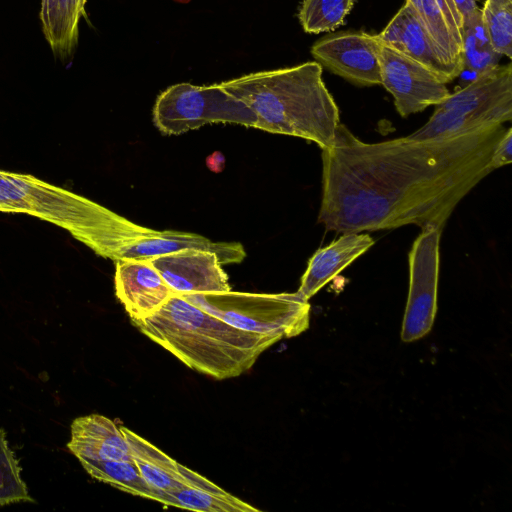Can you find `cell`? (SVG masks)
<instances>
[{
    "label": "cell",
    "instance_id": "1",
    "mask_svg": "<svg viewBox=\"0 0 512 512\" xmlns=\"http://www.w3.org/2000/svg\"><path fill=\"white\" fill-rule=\"evenodd\" d=\"M503 125L435 139L366 143L344 124L322 149L318 220L337 233L417 225L443 229L458 203L492 172Z\"/></svg>",
    "mask_w": 512,
    "mask_h": 512
},
{
    "label": "cell",
    "instance_id": "2",
    "mask_svg": "<svg viewBox=\"0 0 512 512\" xmlns=\"http://www.w3.org/2000/svg\"><path fill=\"white\" fill-rule=\"evenodd\" d=\"M131 323L188 368L216 380L246 373L281 340L239 330L174 293L155 312Z\"/></svg>",
    "mask_w": 512,
    "mask_h": 512
},
{
    "label": "cell",
    "instance_id": "3",
    "mask_svg": "<svg viewBox=\"0 0 512 512\" xmlns=\"http://www.w3.org/2000/svg\"><path fill=\"white\" fill-rule=\"evenodd\" d=\"M322 69L316 61H308L250 73L220 85L255 113L256 128L300 137L325 149L333 143L341 123Z\"/></svg>",
    "mask_w": 512,
    "mask_h": 512
},
{
    "label": "cell",
    "instance_id": "4",
    "mask_svg": "<svg viewBox=\"0 0 512 512\" xmlns=\"http://www.w3.org/2000/svg\"><path fill=\"white\" fill-rule=\"evenodd\" d=\"M512 119V65H498L435 105L429 120L408 135L413 139L449 138Z\"/></svg>",
    "mask_w": 512,
    "mask_h": 512
},
{
    "label": "cell",
    "instance_id": "5",
    "mask_svg": "<svg viewBox=\"0 0 512 512\" xmlns=\"http://www.w3.org/2000/svg\"><path fill=\"white\" fill-rule=\"evenodd\" d=\"M188 301L227 324L246 332L297 336L309 326L310 305L295 293H194L182 295Z\"/></svg>",
    "mask_w": 512,
    "mask_h": 512
},
{
    "label": "cell",
    "instance_id": "6",
    "mask_svg": "<svg viewBox=\"0 0 512 512\" xmlns=\"http://www.w3.org/2000/svg\"><path fill=\"white\" fill-rule=\"evenodd\" d=\"M102 207L35 176L0 170V212L37 217L67 230L81 243Z\"/></svg>",
    "mask_w": 512,
    "mask_h": 512
},
{
    "label": "cell",
    "instance_id": "7",
    "mask_svg": "<svg viewBox=\"0 0 512 512\" xmlns=\"http://www.w3.org/2000/svg\"><path fill=\"white\" fill-rule=\"evenodd\" d=\"M152 115L164 135H179L212 123L257 125L255 113L220 84H174L157 97Z\"/></svg>",
    "mask_w": 512,
    "mask_h": 512
},
{
    "label": "cell",
    "instance_id": "8",
    "mask_svg": "<svg viewBox=\"0 0 512 512\" xmlns=\"http://www.w3.org/2000/svg\"><path fill=\"white\" fill-rule=\"evenodd\" d=\"M441 229L427 227L409 252L410 283L401 338L411 342L431 329L437 310Z\"/></svg>",
    "mask_w": 512,
    "mask_h": 512
},
{
    "label": "cell",
    "instance_id": "9",
    "mask_svg": "<svg viewBox=\"0 0 512 512\" xmlns=\"http://www.w3.org/2000/svg\"><path fill=\"white\" fill-rule=\"evenodd\" d=\"M379 58L381 85L393 96L402 117L435 106L450 95L446 84L432 71L381 42Z\"/></svg>",
    "mask_w": 512,
    "mask_h": 512
},
{
    "label": "cell",
    "instance_id": "10",
    "mask_svg": "<svg viewBox=\"0 0 512 512\" xmlns=\"http://www.w3.org/2000/svg\"><path fill=\"white\" fill-rule=\"evenodd\" d=\"M380 42L377 35L346 31L327 35L311 48L315 61L358 86L381 85Z\"/></svg>",
    "mask_w": 512,
    "mask_h": 512
},
{
    "label": "cell",
    "instance_id": "11",
    "mask_svg": "<svg viewBox=\"0 0 512 512\" xmlns=\"http://www.w3.org/2000/svg\"><path fill=\"white\" fill-rule=\"evenodd\" d=\"M174 294L223 293L231 290L216 253L182 249L149 259Z\"/></svg>",
    "mask_w": 512,
    "mask_h": 512
},
{
    "label": "cell",
    "instance_id": "12",
    "mask_svg": "<svg viewBox=\"0 0 512 512\" xmlns=\"http://www.w3.org/2000/svg\"><path fill=\"white\" fill-rule=\"evenodd\" d=\"M114 287L130 320L152 314L173 294L148 259L115 261Z\"/></svg>",
    "mask_w": 512,
    "mask_h": 512
},
{
    "label": "cell",
    "instance_id": "13",
    "mask_svg": "<svg viewBox=\"0 0 512 512\" xmlns=\"http://www.w3.org/2000/svg\"><path fill=\"white\" fill-rule=\"evenodd\" d=\"M378 40L432 71L445 84L460 73L449 66L428 36L412 8L405 3L377 34Z\"/></svg>",
    "mask_w": 512,
    "mask_h": 512
},
{
    "label": "cell",
    "instance_id": "14",
    "mask_svg": "<svg viewBox=\"0 0 512 512\" xmlns=\"http://www.w3.org/2000/svg\"><path fill=\"white\" fill-rule=\"evenodd\" d=\"M67 447L77 459L132 460L120 426L100 414L75 418Z\"/></svg>",
    "mask_w": 512,
    "mask_h": 512
},
{
    "label": "cell",
    "instance_id": "15",
    "mask_svg": "<svg viewBox=\"0 0 512 512\" xmlns=\"http://www.w3.org/2000/svg\"><path fill=\"white\" fill-rule=\"evenodd\" d=\"M374 243L375 240L365 232L342 233L330 244L318 249L309 259L297 293L309 300Z\"/></svg>",
    "mask_w": 512,
    "mask_h": 512
},
{
    "label": "cell",
    "instance_id": "16",
    "mask_svg": "<svg viewBox=\"0 0 512 512\" xmlns=\"http://www.w3.org/2000/svg\"><path fill=\"white\" fill-rule=\"evenodd\" d=\"M444 61L463 71L461 31L463 18L450 0H406Z\"/></svg>",
    "mask_w": 512,
    "mask_h": 512
},
{
    "label": "cell",
    "instance_id": "17",
    "mask_svg": "<svg viewBox=\"0 0 512 512\" xmlns=\"http://www.w3.org/2000/svg\"><path fill=\"white\" fill-rule=\"evenodd\" d=\"M178 468L184 478V483L167 495L164 506L200 512L259 511L183 464L179 463Z\"/></svg>",
    "mask_w": 512,
    "mask_h": 512
},
{
    "label": "cell",
    "instance_id": "18",
    "mask_svg": "<svg viewBox=\"0 0 512 512\" xmlns=\"http://www.w3.org/2000/svg\"><path fill=\"white\" fill-rule=\"evenodd\" d=\"M120 429L141 477L157 494L158 502L163 505L167 495L184 483L178 468L179 463L127 427L121 425Z\"/></svg>",
    "mask_w": 512,
    "mask_h": 512
},
{
    "label": "cell",
    "instance_id": "19",
    "mask_svg": "<svg viewBox=\"0 0 512 512\" xmlns=\"http://www.w3.org/2000/svg\"><path fill=\"white\" fill-rule=\"evenodd\" d=\"M85 4L86 0H41L42 31L55 55L67 57L74 50Z\"/></svg>",
    "mask_w": 512,
    "mask_h": 512
},
{
    "label": "cell",
    "instance_id": "20",
    "mask_svg": "<svg viewBox=\"0 0 512 512\" xmlns=\"http://www.w3.org/2000/svg\"><path fill=\"white\" fill-rule=\"evenodd\" d=\"M78 461L93 479L133 496L158 502L157 494L141 477L132 460L94 461L78 459Z\"/></svg>",
    "mask_w": 512,
    "mask_h": 512
},
{
    "label": "cell",
    "instance_id": "21",
    "mask_svg": "<svg viewBox=\"0 0 512 512\" xmlns=\"http://www.w3.org/2000/svg\"><path fill=\"white\" fill-rule=\"evenodd\" d=\"M461 51L463 69L474 72L476 75L499 65L502 56L494 50L490 42L483 25L480 8L463 20Z\"/></svg>",
    "mask_w": 512,
    "mask_h": 512
},
{
    "label": "cell",
    "instance_id": "22",
    "mask_svg": "<svg viewBox=\"0 0 512 512\" xmlns=\"http://www.w3.org/2000/svg\"><path fill=\"white\" fill-rule=\"evenodd\" d=\"M356 0H303L299 21L307 33L330 32L343 25Z\"/></svg>",
    "mask_w": 512,
    "mask_h": 512
},
{
    "label": "cell",
    "instance_id": "23",
    "mask_svg": "<svg viewBox=\"0 0 512 512\" xmlns=\"http://www.w3.org/2000/svg\"><path fill=\"white\" fill-rule=\"evenodd\" d=\"M483 25L494 50L512 57V0H486L481 9Z\"/></svg>",
    "mask_w": 512,
    "mask_h": 512
},
{
    "label": "cell",
    "instance_id": "24",
    "mask_svg": "<svg viewBox=\"0 0 512 512\" xmlns=\"http://www.w3.org/2000/svg\"><path fill=\"white\" fill-rule=\"evenodd\" d=\"M20 502H33V498L21 477V467L9 447L6 432L0 428V507Z\"/></svg>",
    "mask_w": 512,
    "mask_h": 512
},
{
    "label": "cell",
    "instance_id": "25",
    "mask_svg": "<svg viewBox=\"0 0 512 512\" xmlns=\"http://www.w3.org/2000/svg\"><path fill=\"white\" fill-rule=\"evenodd\" d=\"M512 162V129L507 128L495 145L491 159V170L498 169Z\"/></svg>",
    "mask_w": 512,
    "mask_h": 512
},
{
    "label": "cell",
    "instance_id": "26",
    "mask_svg": "<svg viewBox=\"0 0 512 512\" xmlns=\"http://www.w3.org/2000/svg\"><path fill=\"white\" fill-rule=\"evenodd\" d=\"M463 20L472 14L478 7L476 0H452Z\"/></svg>",
    "mask_w": 512,
    "mask_h": 512
}]
</instances>
